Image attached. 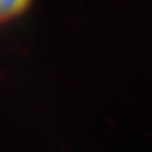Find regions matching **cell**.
<instances>
[{
    "label": "cell",
    "mask_w": 152,
    "mask_h": 152,
    "mask_svg": "<svg viewBox=\"0 0 152 152\" xmlns=\"http://www.w3.org/2000/svg\"><path fill=\"white\" fill-rule=\"evenodd\" d=\"M33 0H0V16L2 20H11L22 15Z\"/></svg>",
    "instance_id": "1"
}]
</instances>
